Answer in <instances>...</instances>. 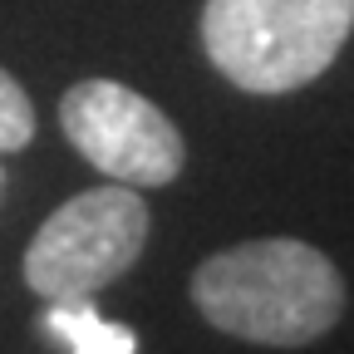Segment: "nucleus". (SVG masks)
<instances>
[{"mask_svg":"<svg viewBox=\"0 0 354 354\" xmlns=\"http://www.w3.org/2000/svg\"><path fill=\"white\" fill-rule=\"evenodd\" d=\"M192 305L221 335L271 349H300L339 325L344 276L310 241L266 236L207 256L192 271Z\"/></svg>","mask_w":354,"mask_h":354,"instance_id":"f257e3e1","label":"nucleus"},{"mask_svg":"<svg viewBox=\"0 0 354 354\" xmlns=\"http://www.w3.org/2000/svg\"><path fill=\"white\" fill-rule=\"evenodd\" d=\"M354 30V0H207L202 50L241 94L315 84Z\"/></svg>","mask_w":354,"mask_h":354,"instance_id":"f03ea898","label":"nucleus"},{"mask_svg":"<svg viewBox=\"0 0 354 354\" xmlns=\"http://www.w3.org/2000/svg\"><path fill=\"white\" fill-rule=\"evenodd\" d=\"M148 246V207L138 187H88L39 221L25 246V286L44 300H88L113 286Z\"/></svg>","mask_w":354,"mask_h":354,"instance_id":"7ed1b4c3","label":"nucleus"},{"mask_svg":"<svg viewBox=\"0 0 354 354\" xmlns=\"http://www.w3.org/2000/svg\"><path fill=\"white\" fill-rule=\"evenodd\" d=\"M59 128L79 158L123 187H167L187 162L177 123L118 79H84L59 99Z\"/></svg>","mask_w":354,"mask_h":354,"instance_id":"20e7f679","label":"nucleus"},{"mask_svg":"<svg viewBox=\"0 0 354 354\" xmlns=\"http://www.w3.org/2000/svg\"><path fill=\"white\" fill-rule=\"evenodd\" d=\"M39 330L69 344V354H138V335L104 320L94 300H44Z\"/></svg>","mask_w":354,"mask_h":354,"instance_id":"39448f33","label":"nucleus"},{"mask_svg":"<svg viewBox=\"0 0 354 354\" xmlns=\"http://www.w3.org/2000/svg\"><path fill=\"white\" fill-rule=\"evenodd\" d=\"M35 138V104L20 88V79H10V69H0V153H20Z\"/></svg>","mask_w":354,"mask_h":354,"instance_id":"423d86ee","label":"nucleus"}]
</instances>
